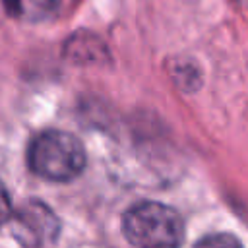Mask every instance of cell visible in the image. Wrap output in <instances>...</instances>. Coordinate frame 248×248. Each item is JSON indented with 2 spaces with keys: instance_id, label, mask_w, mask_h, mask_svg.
<instances>
[{
  "instance_id": "6da1fadb",
  "label": "cell",
  "mask_w": 248,
  "mask_h": 248,
  "mask_svg": "<svg viewBox=\"0 0 248 248\" xmlns=\"http://www.w3.org/2000/svg\"><path fill=\"white\" fill-rule=\"evenodd\" d=\"M122 231L136 248H180L184 240L180 213L159 202L134 203L122 217Z\"/></svg>"
},
{
  "instance_id": "7a4b0ae2",
  "label": "cell",
  "mask_w": 248,
  "mask_h": 248,
  "mask_svg": "<svg viewBox=\"0 0 248 248\" xmlns=\"http://www.w3.org/2000/svg\"><path fill=\"white\" fill-rule=\"evenodd\" d=\"M29 169L52 182H68L81 174L85 167V149L81 141L60 130H46L29 143Z\"/></svg>"
},
{
  "instance_id": "3957f363",
  "label": "cell",
  "mask_w": 248,
  "mask_h": 248,
  "mask_svg": "<svg viewBox=\"0 0 248 248\" xmlns=\"http://www.w3.org/2000/svg\"><path fill=\"white\" fill-rule=\"evenodd\" d=\"M10 0H6V4H8ZM58 2L60 0H14L10 6H8V10L12 12V14H25L27 17H31V19H43V17H46L50 12H54L56 10V6H58Z\"/></svg>"
},
{
  "instance_id": "277c9868",
  "label": "cell",
  "mask_w": 248,
  "mask_h": 248,
  "mask_svg": "<svg viewBox=\"0 0 248 248\" xmlns=\"http://www.w3.org/2000/svg\"><path fill=\"white\" fill-rule=\"evenodd\" d=\"M194 248H242L240 240L229 232H215L203 236Z\"/></svg>"
},
{
  "instance_id": "5b68a950",
  "label": "cell",
  "mask_w": 248,
  "mask_h": 248,
  "mask_svg": "<svg viewBox=\"0 0 248 248\" xmlns=\"http://www.w3.org/2000/svg\"><path fill=\"white\" fill-rule=\"evenodd\" d=\"M240 2H246V4H248V0H240Z\"/></svg>"
}]
</instances>
